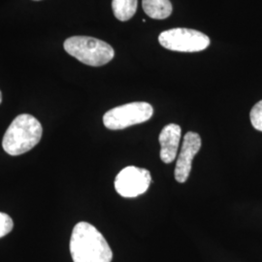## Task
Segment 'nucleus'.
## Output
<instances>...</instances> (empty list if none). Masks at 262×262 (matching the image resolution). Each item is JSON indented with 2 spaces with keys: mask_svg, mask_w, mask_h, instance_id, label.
I'll return each instance as SVG.
<instances>
[{
  "mask_svg": "<svg viewBox=\"0 0 262 262\" xmlns=\"http://www.w3.org/2000/svg\"><path fill=\"white\" fill-rule=\"evenodd\" d=\"M70 253L74 262L112 261V250L103 235L85 222L77 224L73 228Z\"/></svg>",
  "mask_w": 262,
  "mask_h": 262,
  "instance_id": "f257e3e1",
  "label": "nucleus"
},
{
  "mask_svg": "<svg viewBox=\"0 0 262 262\" xmlns=\"http://www.w3.org/2000/svg\"><path fill=\"white\" fill-rule=\"evenodd\" d=\"M42 133V125L36 118L28 114L19 115L4 134L3 150L15 157L26 154L40 142Z\"/></svg>",
  "mask_w": 262,
  "mask_h": 262,
  "instance_id": "f03ea898",
  "label": "nucleus"
},
{
  "mask_svg": "<svg viewBox=\"0 0 262 262\" xmlns=\"http://www.w3.org/2000/svg\"><path fill=\"white\" fill-rule=\"evenodd\" d=\"M63 47L67 54L86 66H105L115 56L114 49L108 43L89 36L67 38Z\"/></svg>",
  "mask_w": 262,
  "mask_h": 262,
  "instance_id": "7ed1b4c3",
  "label": "nucleus"
},
{
  "mask_svg": "<svg viewBox=\"0 0 262 262\" xmlns=\"http://www.w3.org/2000/svg\"><path fill=\"white\" fill-rule=\"evenodd\" d=\"M154 109L147 102H132L115 107L104 115V125L111 130H121L149 121Z\"/></svg>",
  "mask_w": 262,
  "mask_h": 262,
  "instance_id": "20e7f679",
  "label": "nucleus"
},
{
  "mask_svg": "<svg viewBox=\"0 0 262 262\" xmlns=\"http://www.w3.org/2000/svg\"><path fill=\"white\" fill-rule=\"evenodd\" d=\"M160 45L175 52L195 53L205 50L210 45L206 34L189 28H172L160 33Z\"/></svg>",
  "mask_w": 262,
  "mask_h": 262,
  "instance_id": "39448f33",
  "label": "nucleus"
},
{
  "mask_svg": "<svg viewBox=\"0 0 262 262\" xmlns=\"http://www.w3.org/2000/svg\"><path fill=\"white\" fill-rule=\"evenodd\" d=\"M150 173L149 170L136 166H127L122 169L115 180V188L122 197L132 198L145 193L150 187Z\"/></svg>",
  "mask_w": 262,
  "mask_h": 262,
  "instance_id": "423d86ee",
  "label": "nucleus"
},
{
  "mask_svg": "<svg viewBox=\"0 0 262 262\" xmlns=\"http://www.w3.org/2000/svg\"><path fill=\"white\" fill-rule=\"evenodd\" d=\"M201 144V137L195 132L189 131L185 135L175 167V179L179 183H185L189 177L192 160L200 150Z\"/></svg>",
  "mask_w": 262,
  "mask_h": 262,
  "instance_id": "0eeeda50",
  "label": "nucleus"
},
{
  "mask_svg": "<svg viewBox=\"0 0 262 262\" xmlns=\"http://www.w3.org/2000/svg\"><path fill=\"white\" fill-rule=\"evenodd\" d=\"M182 129L178 124L170 123L163 127L159 134V140L160 144V159L168 164L174 161L178 154L179 145L181 140Z\"/></svg>",
  "mask_w": 262,
  "mask_h": 262,
  "instance_id": "6e6552de",
  "label": "nucleus"
},
{
  "mask_svg": "<svg viewBox=\"0 0 262 262\" xmlns=\"http://www.w3.org/2000/svg\"><path fill=\"white\" fill-rule=\"evenodd\" d=\"M142 6L145 13L151 19H166L173 11L169 0H143Z\"/></svg>",
  "mask_w": 262,
  "mask_h": 262,
  "instance_id": "1a4fd4ad",
  "label": "nucleus"
},
{
  "mask_svg": "<svg viewBox=\"0 0 262 262\" xmlns=\"http://www.w3.org/2000/svg\"><path fill=\"white\" fill-rule=\"evenodd\" d=\"M138 0H113L114 15L121 21L130 19L136 13Z\"/></svg>",
  "mask_w": 262,
  "mask_h": 262,
  "instance_id": "9d476101",
  "label": "nucleus"
},
{
  "mask_svg": "<svg viewBox=\"0 0 262 262\" xmlns=\"http://www.w3.org/2000/svg\"><path fill=\"white\" fill-rule=\"evenodd\" d=\"M250 119L253 127L262 132V100L253 106L250 113Z\"/></svg>",
  "mask_w": 262,
  "mask_h": 262,
  "instance_id": "9b49d317",
  "label": "nucleus"
},
{
  "mask_svg": "<svg viewBox=\"0 0 262 262\" xmlns=\"http://www.w3.org/2000/svg\"><path fill=\"white\" fill-rule=\"evenodd\" d=\"M13 226L14 223L11 216L7 214L0 213V238L10 233L13 229Z\"/></svg>",
  "mask_w": 262,
  "mask_h": 262,
  "instance_id": "f8f14e48",
  "label": "nucleus"
},
{
  "mask_svg": "<svg viewBox=\"0 0 262 262\" xmlns=\"http://www.w3.org/2000/svg\"><path fill=\"white\" fill-rule=\"evenodd\" d=\"M2 102V94H1V92H0V104Z\"/></svg>",
  "mask_w": 262,
  "mask_h": 262,
  "instance_id": "ddd939ff",
  "label": "nucleus"
},
{
  "mask_svg": "<svg viewBox=\"0 0 262 262\" xmlns=\"http://www.w3.org/2000/svg\"><path fill=\"white\" fill-rule=\"evenodd\" d=\"M34 1H40V0H34Z\"/></svg>",
  "mask_w": 262,
  "mask_h": 262,
  "instance_id": "4468645a",
  "label": "nucleus"
}]
</instances>
